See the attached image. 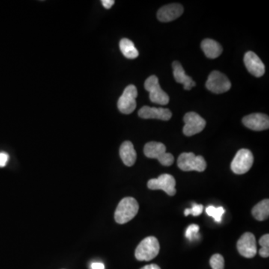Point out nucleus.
<instances>
[{
    "label": "nucleus",
    "instance_id": "nucleus-1",
    "mask_svg": "<svg viewBox=\"0 0 269 269\" xmlns=\"http://www.w3.org/2000/svg\"><path fill=\"white\" fill-rule=\"evenodd\" d=\"M139 205L135 198L127 197L120 201L115 213V222L124 225L131 221L138 213Z\"/></svg>",
    "mask_w": 269,
    "mask_h": 269
},
{
    "label": "nucleus",
    "instance_id": "nucleus-2",
    "mask_svg": "<svg viewBox=\"0 0 269 269\" xmlns=\"http://www.w3.org/2000/svg\"><path fill=\"white\" fill-rule=\"evenodd\" d=\"M144 153L147 158L158 159L165 166H171L174 162V156L166 153V147L162 143L156 141L147 143L144 146Z\"/></svg>",
    "mask_w": 269,
    "mask_h": 269
},
{
    "label": "nucleus",
    "instance_id": "nucleus-3",
    "mask_svg": "<svg viewBox=\"0 0 269 269\" xmlns=\"http://www.w3.org/2000/svg\"><path fill=\"white\" fill-rule=\"evenodd\" d=\"M160 246L157 239L149 237L143 240L135 250V258L139 261H150L159 253Z\"/></svg>",
    "mask_w": 269,
    "mask_h": 269
},
{
    "label": "nucleus",
    "instance_id": "nucleus-4",
    "mask_svg": "<svg viewBox=\"0 0 269 269\" xmlns=\"http://www.w3.org/2000/svg\"><path fill=\"white\" fill-rule=\"evenodd\" d=\"M177 165L183 171L203 172L207 168V162L202 156H196L193 153H183L177 159Z\"/></svg>",
    "mask_w": 269,
    "mask_h": 269
},
{
    "label": "nucleus",
    "instance_id": "nucleus-5",
    "mask_svg": "<svg viewBox=\"0 0 269 269\" xmlns=\"http://www.w3.org/2000/svg\"><path fill=\"white\" fill-rule=\"evenodd\" d=\"M144 88L150 92V99L152 103L159 105H167L169 103V97L161 88L159 79L155 75L146 79Z\"/></svg>",
    "mask_w": 269,
    "mask_h": 269
},
{
    "label": "nucleus",
    "instance_id": "nucleus-6",
    "mask_svg": "<svg viewBox=\"0 0 269 269\" xmlns=\"http://www.w3.org/2000/svg\"><path fill=\"white\" fill-rule=\"evenodd\" d=\"M254 164L253 153L248 149H241L237 152L231 163L233 172L244 174L249 171Z\"/></svg>",
    "mask_w": 269,
    "mask_h": 269
},
{
    "label": "nucleus",
    "instance_id": "nucleus-7",
    "mask_svg": "<svg viewBox=\"0 0 269 269\" xmlns=\"http://www.w3.org/2000/svg\"><path fill=\"white\" fill-rule=\"evenodd\" d=\"M206 87L209 91L215 94H222L231 89V82L226 75L214 70L209 76Z\"/></svg>",
    "mask_w": 269,
    "mask_h": 269
},
{
    "label": "nucleus",
    "instance_id": "nucleus-8",
    "mask_svg": "<svg viewBox=\"0 0 269 269\" xmlns=\"http://www.w3.org/2000/svg\"><path fill=\"white\" fill-rule=\"evenodd\" d=\"M138 97V91L136 87L133 85H128L124 89L121 97L118 101V108L121 113L129 115L135 111L136 108V97Z\"/></svg>",
    "mask_w": 269,
    "mask_h": 269
},
{
    "label": "nucleus",
    "instance_id": "nucleus-9",
    "mask_svg": "<svg viewBox=\"0 0 269 269\" xmlns=\"http://www.w3.org/2000/svg\"><path fill=\"white\" fill-rule=\"evenodd\" d=\"M147 186L151 190L164 191L170 196H174L177 192L175 179L168 174H162L158 178L149 180Z\"/></svg>",
    "mask_w": 269,
    "mask_h": 269
},
{
    "label": "nucleus",
    "instance_id": "nucleus-10",
    "mask_svg": "<svg viewBox=\"0 0 269 269\" xmlns=\"http://www.w3.org/2000/svg\"><path fill=\"white\" fill-rule=\"evenodd\" d=\"M185 125L183 127V133L186 136H192L201 133L205 128V120L200 116L196 112H191L186 114L183 118Z\"/></svg>",
    "mask_w": 269,
    "mask_h": 269
},
{
    "label": "nucleus",
    "instance_id": "nucleus-11",
    "mask_svg": "<svg viewBox=\"0 0 269 269\" xmlns=\"http://www.w3.org/2000/svg\"><path fill=\"white\" fill-rule=\"evenodd\" d=\"M237 249H238L239 253L244 258H255L258 253L256 238L255 235L249 232L243 234L237 243Z\"/></svg>",
    "mask_w": 269,
    "mask_h": 269
},
{
    "label": "nucleus",
    "instance_id": "nucleus-12",
    "mask_svg": "<svg viewBox=\"0 0 269 269\" xmlns=\"http://www.w3.org/2000/svg\"><path fill=\"white\" fill-rule=\"evenodd\" d=\"M243 123L247 128L254 131H264L268 130L269 118L268 115L262 113H255L247 115L243 119Z\"/></svg>",
    "mask_w": 269,
    "mask_h": 269
},
{
    "label": "nucleus",
    "instance_id": "nucleus-13",
    "mask_svg": "<svg viewBox=\"0 0 269 269\" xmlns=\"http://www.w3.org/2000/svg\"><path fill=\"white\" fill-rule=\"evenodd\" d=\"M244 62L247 70L256 77H261L265 73V65L262 60L256 53L252 51L246 52L244 57Z\"/></svg>",
    "mask_w": 269,
    "mask_h": 269
},
{
    "label": "nucleus",
    "instance_id": "nucleus-14",
    "mask_svg": "<svg viewBox=\"0 0 269 269\" xmlns=\"http://www.w3.org/2000/svg\"><path fill=\"white\" fill-rule=\"evenodd\" d=\"M184 9L177 3L167 4L161 7L157 12V18L161 22H168L174 20L183 14Z\"/></svg>",
    "mask_w": 269,
    "mask_h": 269
},
{
    "label": "nucleus",
    "instance_id": "nucleus-15",
    "mask_svg": "<svg viewBox=\"0 0 269 269\" xmlns=\"http://www.w3.org/2000/svg\"><path fill=\"white\" fill-rule=\"evenodd\" d=\"M138 116L144 119H159L162 121H168L172 117V113L168 109L164 108L150 107L143 106L138 111Z\"/></svg>",
    "mask_w": 269,
    "mask_h": 269
},
{
    "label": "nucleus",
    "instance_id": "nucleus-16",
    "mask_svg": "<svg viewBox=\"0 0 269 269\" xmlns=\"http://www.w3.org/2000/svg\"><path fill=\"white\" fill-rule=\"evenodd\" d=\"M173 70H174V76L176 82L183 84L184 85V89L189 91L194 86H195V82L190 76H187L185 73L184 69L179 61H174L172 64Z\"/></svg>",
    "mask_w": 269,
    "mask_h": 269
},
{
    "label": "nucleus",
    "instance_id": "nucleus-17",
    "mask_svg": "<svg viewBox=\"0 0 269 269\" xmlns=\"http://www.w3.org/2000/svg\"><path fill=\"white\" fill-rule=\"evenodd\" d=\"M120 156L124 165L128 167L133 166L136 161L137 154L134 146L131 141H124L120 147Z\"/></svg>",
    "mask_w": 269,
    "mask_h": 269
},
{
    "label": "nucleus",
    "instance_id": "nucleus-18",
    "mask_svg": "<svg viewBox=\"0 0 269 269\" xmlns=\"http://www.w3.org/2000/svg\"><path fill=\"white\" fill-rule=\"evenodd\" d=\"M201 46L206 56L212 59L220 56L223 51L220 43L213 39H204L201 43Z\"/></svg>",
    "mask_w": 269,
    "mask_h": 269
},
{
    "label": "nucleus",
    "instance_id": "nucleus-19",
    "mask_svg": "<svg viewBox=\"0 0 269 269\" xmlns=\"http://www.w3.org/2000/svg\"><path fill=\"white\" fill-rule=\"evenodd\" d=\"M119 46L121 52L126 58L134 59L139 55L138 49L135 47L134 43L130 39H121V41H120Z\"/></svg>",
    "mask_w": 269,
    "mask_h": 269
},
{
    "label": "nucleus",
    "instance_id": "nucleus-20",
    "mask_svg": "<svg viewBox=\"0 0 269 269\" xmlns=\"http://www.w3.org/2000/svg\"><path fill=\"white\" fill-rule=\"evenodd\" d=\"M252 215L254 217L260 222L267 220L269 216V199L264 200L258 203L253 210Z\"/></svg>",
    "mask_w": 269,
    "mask_h": 269
},
{
    "label": "nucleus",
    "instance_id": "nucleus-21",
    "mask_svg": "<svg viewBox=\"0 0 269 269\" xmlns=\"http://www.w3.org/2000/svg\"><path fill=\"white\" fill-rule=\"evenodd\" d=\"M206 213L210 217H213L216 222L220 223L222 220V216L225 214V210L222 207H215L210 206L206 209Z\"/></svg>",
    "mask_w": 269,
    "mask_h": 269
},
{
    "label": "nucleus",
    "instance_id": "nucleus-22",
    "mask_svg": "<svg viewBox=\"0 0 269 269\" xmlns=\"http://www.w3.org/2000/svg\"><path fill=\"white\" fill-rule=\"evenodd\" d=\"M261 249H260L259 254L262 258H267L269 257V235L266 234L261 237L259 241Z\"/></svg>",
    "mask_w": 269,
    "mask_h": 269
},
{
    "label": "nucleus",
    "instance_id": "nucleus-23",
    "mask_svg": "<svg viewBox=\"0 0 269 269\" xmlns=\"http://www.w3.org/2000/svg\"><path fill=\"white\" fill-rule=\"evenodd\" d=\"M210 266L213 269H225V259L219 254L213 255L210 261Z\"/></svg>",
    "mask_w": 269,
    "mask_h": 269
},
{
    "label": "nucleus",
    "instance_id": "nucleus-24",
    "mask_svg": "<svg viewBox=\"0 0 269 269\" xmlns=\"http://www.w3.org/2000/svg\"><path fill=\"white\" fill-rule=\"evenodd\" d=\"M200 228L198 225H191L189 226V228L186 230V237L189 240V241H194V240L198 239L199 235H198V232H199Z\"/></svg>",
    "mask_w": 269,
    "mask_h": 269
},
{
    "label": "nucleus",
    "instance_id": "nucleus-25",
    "mask_svg": "<svg viewBox=\"0 0 269 269\" xmlns=\"http://www.w3.org/2000/svg\"><path fill=\"white\" fill-rule=\"evenodd\" d=\"M203 210H204V206L201 205V204H194L192 209H186L185 210V216H188L189 215H192L193 216H198L203 213Z\"/></svg>",
    "mask_w": 269,
    "mask_h": 269
},
{
    "label": "nucleus",
    "instance_id": "nucleus-26",
    "mask_svg": "<svg viewBox=\"0 0 269 269\" xmlns=\"http://www.w3.org/2000/svg\"><path fill=\"white\" fill-rule=\"evenodd\" d=\"M9 156L7 153H4V152H1L0 153V168H3L7 165V162H8Z\"/></svg>",
    "mask_w": 269,
    "mask_h": 269
},
{
    "label": "nucleus",
    "instance_id": "nucleus-27",
    "mask_svg": "<svg viewBox=\"0 0 269 269\" xmlns=\"http://www.w3.org/2000/svg\"><path fill=\"white\" fill-rule=\"evenodd\" d=\"M103 5L104 6L105 8L109 9L112 7L114 4H115V1L114 0H103L101 1Z\"/></svg>",
    "mask_w": 269,
    "mask_h": 269
},
{
    "label": "nucleus",
    "instance_id": "nucleus-28",
    "mask_svg": "<svg viewBox=\"0 0 269 269\" xmlns=\"http://www.w3.org/2000/svg\"><path fill=\"white\" fill-rule=\"evenodd\" d=\"M91 269H105V266L104 264H102V263H94V264H91Z\"/></svg>",
    "mask_w": 269,
    "mask_h": 269
},
{
    "label": "nucleus",
    "instance_id": "nucleus-29",
    "mask_svg": "<svg viewBox=\"0 0 269 269\" xmlns=\"http://www.w3.org/2000/svg\"><path fill=\"white\" fill-rule=\"evenodd\" d=\"M141 269H161L160 267L159 266L156 265V264H151V265L145 266V267H143Z\"/></svg>",
    "mask_w": 269,
    "mask_h": 269
}]
</instances>
